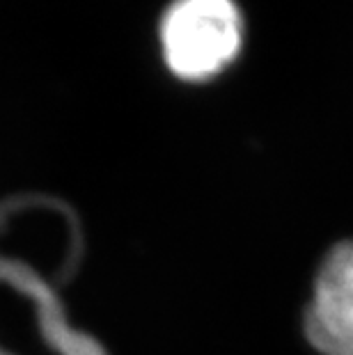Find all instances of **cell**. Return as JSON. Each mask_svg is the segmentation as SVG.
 I'll return each mask as SVG.
<instances>
[{"label": "cell", "instance_id": "7a4b0ae2", "mask_svg": "<svg viewBox=\"0 0 353 355\" xmlns=\"http://www.w3.org/2000/svg\"><path fill=\"white\" fill-rule=\"evenodd\" d=\"M305 332L324 355H353V241L326 257L307 307Z\"/></svg>", "mask_w": 353, "mask_h": 355}, {"label": "cell", "instance_id": "6da1fadb", "mask_svg": "<svg viewBox=\"0 0 353 355\" xmlns=\"http://www.w3.org/2000/svg\"><path fill=\"white\" fill-rule=\"evenodd\" d=\"M243 24L234 0H175L161 24L165 62L179 78L205 80L241 49Z\"/></svg>", "mask_w": 353, "mask_h": 355}]
</instances>
